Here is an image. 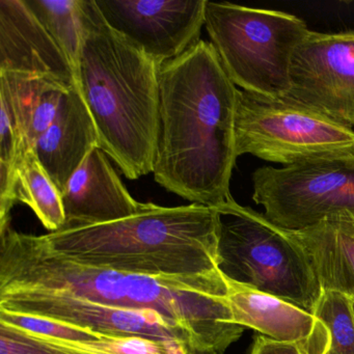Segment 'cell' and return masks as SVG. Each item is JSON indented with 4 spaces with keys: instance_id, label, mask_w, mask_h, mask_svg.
Here are the masks:
<instances>
[{
    "instance_id": "cell-1",
    "label": "cell",
    "mask_w": 354,
    "mask_h": 354,
    "mask_svg": "<svg viewBox=\"0 0 354 354\" xmlns=\"http://www.w3.org/2000/svg\"><path fill=\"white\" fill-rule=\"evenodd\" d=\"M0 289L59 291L88 301L155 310L225 353L241 337L221 271L204 277H150L82 264L49 248L44 236L0 233Z\"/></svg>"
},
{
    "instance_id": "cell-2",
    "label": "cell",
    "mask_w": 354,
    "mask_h": 354,
    "mask_svg": "<svg viewBox=\"0 0 354 354\" xmlns=\"http://www.w3.org/2000/svg\"><path fill=\"white\" fill-rule=\"evenodd\" d=\"M238 90L206 41L161 66L153 169L159 185L212 208L233 198Z\"/></svg>"
},
{
    "instance_id": "cell-3",
    "label": "cell",
    "mask_w": 354,
    "mask_h": 354,
    "mask_svg": "<svg viewBox=\"0 0 354 354\" xmlns=\"http://www.w3.org/2000/svg\"><path fill=\"white\" fill-rule=\"evenodd\" d=\"M77 88L100 148L130 180L153 173L159 132L161 66L109 28L96 0H80Z\"/></svg>"
},
{
    "instance_id": "cell-4",
    "label": "cell",
    "mask_w": 354,
    "mask_h": 354,
    "mask_svg": "<svg viewBox=\"0 0 354 354\" xmlns=\"http://www.w3.org/2000/svg\"><path fill=\"white\" fill-rule=\"evenodd\" d=\"M51 250L76 262L150 277H204L217 267L218 218L200 204L147 203L111 223L46 234Z\"/></svg>"
},
{
    "instance_id": "cell-5",
    "label": "cell",
    "mask_w": 354,
    "mask_h": 354,
    "mask_svg": "<svg viewBox=\"0 0 354 354\" xmlns=\"http://www.w3.org/2000/svg\"><path fill=\"white\" fill-rule=\"evenodd\" d=\"M215 210L218 218L217 267L221 274L312 313L322 288L290 232L233 198Z\"/></svg>"
},
{
    "instance_id": "cell-6",
    "label": "cell",
    "mask_w": 354,
    "mask_h": 354,
    "mask_svg": "<svg viewBox=\"0 0 354 354\" xmlns=\"http://www.w3.org/2000/svg\"><path fill=\"white\" fill-rule=\"evenodd\" d=\"M205 26L236 86L258 96L287 97L292 57L310 32L304 20L275 10L207 0Z\"/></svg>"
},
{
    "instance_id": "cell-7",
    "label": "cell",
    "mask_w": 354,
    "mask_h": 354,
    "mask_svg": "<svg viewBox=\"0 0 354 354\" xmlns=\"http://www.w3.org/2000/svg\"><path fill=\"white\" fill-rule=\"evenodd\" d=\"M236 155L250 154L288 167L354 155V130L288 97L238 90Z\"/></svg>"
},
{
    "instance_id": "cell-8",
    "label": "cell",
    "mask_w": 354,
    "mask_h": 354,
    "mask_svg": "<svg viewBox=\"0 0 354 354\" xmlns=\"http://www.w3.org/2000/svg\"><path fill=\"white\" fill-rule=\"evenodd\" d=\"M252 189L265 217L290 231L337 213L354 215V155L261 167L252 174Z\"/></svg>"
},
{
    "instance_id": "cell-9",
    "label": "cell",
    "mask_w": 354,
    "mask_h": 354,
    "mask_svg": "<svg viewBox=\"0 0 354 354\" xmlns=\"http://www.w3.org/2000/svg\"><path fill=\"white\" fill-rule=\"evenodd\" d=\"M0 310L45 317L113 337L201 343L187 328L155 310L105 306L53 290L0 289Z\"/></svg>"
},
{
    "instance_id": "cell-10",
    "label": "cell",
    "mask_w": 354,
    "mask_h": 354,
    "mask_svg": "<svg viewBox=\"0 0 354 354\" xmlns=\"http://www.w3.org/2000/svg\"><path fill=\"white\" fill-rule=\"evenodd\" d=\"M287 97L354 130V30H310L292 57Z\"/></svg>"
},
{
    "instance_id": "cell-11",
    "label": "cell",
    "mask_w": 354,
    "mask_h": 354,
    "mask_svg": "<svg viewBox=\"0 0 354 354\" xmlns=\"http://www.w3.org/2000/svg\"><path fill=\"white\" fill-rule=\"evenodd\" d=\"M207 0H96L105 22L162 66L201 41Z\"/></svg>"
},
{
    "instance_id": "cell-12",
    "label": "cell",
    "mask_w": 354,
    "mask_h": 354,
    "mask_svg": "<svg viewBox=\"0 0 354 354\" xmlns=\"http://www.w3.org/2000/svg\"><path fill=\"white\" fill-rule=\"evenodd\" d=\"M225 281L227 299L236 324L274 341L293 344L302 354L327 353L328 329L313 313L277 296Z\"/></svg>"
},
{
    "instance_id": "cell-13",
    "label": "cell",
    "mask_w": 354,
    "mask_h": 354,
    "mask_svg": "<svg viewBox=\"0 0 354 354\" xmlns=\"http://www.w3.org/2000/svg\"><path fill=\"white\" fill-rule=\"evenodd\" d=\"M0 72L39 76L77 88L67 57L24 0H0Z\"/></svg>"
},
{
    "instance_id": "cell-14",
    "label": "cell",
    "mask_w": 354,
    "mask_h": 354,
    "mask_svg": "<svg viewBox=\"0 0 354 354\" xmlns=\"http://www.w3.org/2000/svg\"><path fill=\"white\" fill-rule=\"evenodd\" d=\"M62 200L66 221L61 230L120 221L145 206L132 198L100 147L91 151L70 178Z\"/></svg>"
},
{
    "instance_id": "cell-15",
    "label": "cell",
    "mask_w": 354,
    "mask_h": 354,
    "mask_svg": "<svg viewBox=\"0 0 354 354\" xmlns=\"http://www.w3.org/2000/svg\"><path fill=\"white\" fill-rule=\"evenodd\" d=\"M99 145L94 120L78 88L65 95L50 127L39 138L34 151L61 194L68 181Z\"/></svg>"
},
{
    "instance_id": "cell-16",
    "label": "cell",
    "mask_w": 354,
    "mask_h": 354,
    "mask_svg": "<svg viewBox=\"0 0 354 354\" xmlns=\"http://www.w3.org/2000/svg\"><path fill=\"white\" fill-rule=\"evenodd\" d=\"M288 231L308 257L322 291L354 300V215L337 213L306 229Z\"/></svg>"
},
{
    "instance_id": "cell-17",
    "label": "cell",
    "mask_w": 354,
    "mask_h": 354,
    "mask_svg": "<svg viewBox=\"0 0 354 354\" xmlns=\"http://www.w3.org/2000/svg\"><path fill=\"white\" fill-rule=\"evenodd\" d=\"M70 90L48 78L0 72V94L9 99L28 150L50 127Z\"/></svg>"
},
{
    "instance_id": "cell-18",
    "label": "cell",
    "mask_w": 354,
    "mask_h": 354,
    "mask_svg": "<svg viewBox=\"0 0 354 354\" xmlns=\"http://www.w3.org/2000/svg\"><path fill=\"white\" fill-rule=\"evenodd\" d=\"M16 200L28 205L50 233L59 231L65 225L61 192L32 149L26 153L18 167Z\"/></svg>"
},
{
    "instance_id": "cell-19",
    "label": "cell",
    "mask_w": 354,
    "mask_h": 354,
    "mask_svg": "<svg viewBox=\"0 0 354 354\" xmlns=\"http://www.w3.org/2000/svg\"><path fill=\"white\" fill-rule=\"evenodd\" d=\"M77 74L82 26L80 0H24Z\"/></svg>"
},
{
    "instance_id": "cell-20",
    "label": "cell",
    "mask_w": 354,
    "mask_h": 354,
    "mask_svg": "<svg viewBox=\"0 0 354 354\" xmlns=\"http://www.w3.org/2000/svg\"><path fill=\"white\" fill-rule=\"evenodd\" d=\"M329 333L326 354H354L353 300L337 291H322L313 310Z\"/></svg>"
},
{
    "instance_id": "cell-21",
    "label": "cell",
    "mask_w": 354,
    "mask_h": 354,
    "mask_svg": "<svg viewBox=\"0 0 354 354\" xmlns=\"http://www.w3.org/2000/svg\"><path fill=\"white\" fill-rule=\"evenodd\" d=\"M0 354H103L0 322Z\"/></svg>"
},
{
    "instance_id": "cell-22",
    "label": "cell",
    "mask_w": 354,
    "mask_h": 354,
    "mask_svg": "<svg viewBox=\"0 0 354 354\" xmlns=\"http://www.w3.org/2000/svg\"><path fill=\"white\" fill-rule=\"evenodd\" d=\"M0 322L13 325L36 335L71 344L92 343V342L100 341L109 337L102 333H95L90 329L82 328V327L68 324L61 321L45 318V317L18 314V313L8 312L5 310H0Z\"/></svg>"
},
{
    "instance_id": "cell-23",
    "label": "cell",
    "mask_w": 354,
    "mask_h": 354,
    "mask_svg": "<svg viewBox=\"0 0 354 354\" xmlns=\"http://www.w3.org/2000/svg\"><path fill=\"white\" fill-rule=\"evenodd\" d=\"M250 354H302L293 344L281 343L265 335H256Z\"/></svg>"
},
{
    "instance_id": "cell-24",
    "label": "cell",
    "mask_w": 354,
    "mask_h": 354,
    "mask_svg": "<svg viewBox=\"0 0 354 354\" xmlns=\"http://www.w3.org/2000/svg\"><path fill=\"white\" fill-rule=\"evenodd\" d=\"M167 354H221L194 339L167 342Z\"/></svg>"
},
{
    "instance_id": "cell-25",
    "label": "cell",
    "mask_w": 354,
    "mask_h": 354,
    "mask_svg": "<svg viewBox=\"0 0 354 354\" xmlns=\"http://www.w3.org/2000/svg\"><path fill=\"white\" fill-rule=\"evenodd\" d=\"M352 300H353V299H352ZM353 310H354V300H353Z\"/></svg>"
}]
</instances>
